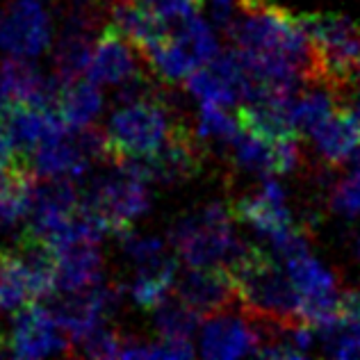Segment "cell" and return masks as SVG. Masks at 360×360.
<instances>
[{
    "label": "cell",
    "mask_w": 360,
    "mask_h": 360,
    "mask_svg": "<svg viewBox=\"0 0 360 360\" xmlns=\"http://www.w3.org/2000/svg\"><path fill=\"white\" fill-rule=\"evenodd\" d=\"M238 306L255 321L292 324L301 319V297L285 269L267 251L246 242L244 251L231 262ZM310 326V324H308Z\"/></svg>",
    "instance_id": "obj_1"
},
{
    "label": "cell",
    "mask_w": 360,
    "mask_h": 360,
    "mask_svg": "<svg viewBox=\"0 0 360 360\" xmlns=\"http://www.w3.org/2000/svg\"><path fill=\"white\" fill-rule=\"evenodd\" d=\"M310 41L312 80L349 101L360 75V25L345 14H299Z\"/></svg>",
    "instance_id": "obj_2"
},
{
    "label": "cell",
    "mask_w": 360,
    "mask_h": 360,
    "mask_svg": "<svg viewBox=\"0 0 360 360\" xmlns=\"http://www.w3.org/2000/svg\"><path fill=\"white\" fill-rule=\"evenodd\" d=\"M233 219L231 205L210 203L178 219L169 231V242L187 267H231V262L246 246V242L233 233Z\"/></svg>",
    "instance_id": "obj_3"
},
{
    "label": "cell",
    "mask_w": 360,
    "mask_h": 360,
    "mask_svg": "<svg viewBox=\"0 0 360 360\" xmlns=\"http://www.w3.org/2000/svg\"><path fill=\"white\" fill-rule=\"evenodd\" d=\"M174 103L162 91L158 98L135 101L121 105L108 121L105 139L110 162H121L128 158H144L155 153L174 132L176 123Z\"/></svg>",
    "instance_id": "obj_4"
},
{
    "label": "cell",
    "mask_w": 360,
    "mask_h": 360,
    "mask_svg": "<svg viewBox=\"0 0 360 360\" xmlns=\"http://www.w3.org/2000/svg\"><path fill=\"white\" fill-rule=\"evenodd\" d=\"M148 183L128 172L126 167L115 165L108 174L94 178L82 192L78 207L82 212L94 214L105 224L108 233L123 235L139 217L150 207Z\"/></svg>",
    "instance_id": "obj_5"
},
{
    "label": "cell",
    "mask_w": 360,
    "mask_h": 360,
    "mask_svg": "<svg viewBox=\"0 0 360 360\" xmlns=\"http://www.w3.org/2000/svg\"><path fill=\"white\" fill-rule=\"evenodd\" d=\"M121 306V288L112 285L105 281H96L87 288L73 290V292H60V297L51 299V315L55 321L66 330L75 345L78 340L89 333L94 326L105 321L115 310Z\"/></svg>",
    "instance_id": "obj_6"
},
{
    "label": "cell",
    "mask_w": 360,
    "mask_h": 360,
    "mask_svg": "<svg viewBox=\"0 0 360 360\" xmlns=\"http://www.w3.org/2000/svg\"><path fill=\"white\" fill-rule=\"evenodd\" d=\"M51 44V16L41 0H12L0 9V51L34 58Z\"/></svg>",
    "instance_id": "obj_7"
},
{
    "label": "cell",
    "mask_w": 360,
    "mask_h": 360,
    "mask_svg": "<svg viewBox=\"0 0 360 360\" xmlns=\"http://www.w3.org/2000/svg\"><path fill=\"white\" fill-rule=\"evenodd\" d=\"M9 349L18 358H44V356H73V342L66 330L55 321L46 306L18 308L14 326L9 333Z\"/></svg>",
    "instance_id": "obj_8"
},
{
    "label": "cell",
    "mask_w": 360,
    "mask_h": 360,
    "mask_svg": "<svg viewBox=\"0 0 360 360\" xmlns=\"http://www.w3.org/2000/svg\"><path fill=\"white\" fill-rule=\"evenodd\" d=\"M231 210L235 219L258 231L262 238L269 240V244H276L297 229L285 205V192L274 178H264L253 192L233 201Z\"/></svg>",
    "instance_id": "obj_9"
},
{
    "label": "cell",
    "mask_w": 360,
    "mask_h": 360,
    "mask_svg": "<svg viewBox=\"0 0 360 360\" xmlns=\"http://www.w3.org/2000/svg\"><path fill=\"white\" fill-rule=\"evenodd\" d=\"M176 297L194 308L201 317L214 315L221 310H233L238 306V290L229 267L221 264H205V267H189L185 274L176 276Z\"/></svg>",
    "instance_id": "obj_10"
},
{
    "label": "cell",
    "mask_w": 360,
    "mask_h": 360,
    "mask_svg": "<svg viewBox=\"0 0 360 360\" xmlns=\"http://www.w3.org/2000/svg\"><path fill=\"white\" fill-rule=\"evenodd\" d=\"M80 194L73 178L66 176H41L34 178L27 203V231L51 240V235L78 210Z\"/></svg>",
    "instance_id": "obj_11"
},
{
    "label": "cell",
    "mask_w": 360,
    "mask_h": 360,
    "mask_svg": "<svg viewBox=\"0 0 360 360\" xmlns=\"http://www.w3.org/2000/svg\"><path fill=\"white\" fill-rule=\"evenodd\" d=\"M198 345V354L205 358H244L258 356L262 338L249 315L221 310L205 317Z\"/></svg>",
    "instance_id": "obj_12"
},
{
    "label": "cell",
    "mask_w": 360,
    "mask_h": 360,
    "mask_svg": "<svg viewBox=\"0 0 360 360\" xmlns=\"http://www.w3.org/2000/svg\"><path fill=\"white\" fill-rule=\"evenodd\" d=\"M0 123H3L14 150L25 158H30L32 150L44 141L60 137L69 130L55 110L12 101H3L0 105Z\"/></svg>",
    "instance_id": "obj_13"
},
{
    "label": "cell",
    "mask_w": 360,
    "mask_h": 360,
    "mask_svg": "<svg viewBox=\"0 0 360 360\" xmlns=\"http://www.w3.org/2000/svg\"><path fill=\"white\" fill-rule=\"evenodd\" d=\"M144 69H148V66L137 46L130 44L112 25L103 27L89 60V80L101 84V87H105V84H117L119 87L121 82H126Z\"/></svg>",
    "instance_id": "obj_14"
},
{
    "label": "cell",
    "mask_w": 360,
    "mask_h": 360,
    "mask_svg": "<svg viewBox=\"0 0 360 360\" xmlns=\"http://www.w3.org/2000/svg\"><path fill=\"white\" fill-rule=\"evenodd\" d=\"M308 135L319 158L330 167L345 165L360 153V117L345 105H338L330 115L315 123Z\"/></svg>",
    "instance_id": "obj_15"
},
{
    "label": "cell",
    "mask_w": 360,
    "mask_h": 360,
    "mask_svg": "<svg viewBox=\"0 0 360 360\" xmlns=\"http://www.w3.org/2000/svg\"><path fill=\"white\" fill-rule=\"evenodd\" d=\"M58 253V290L73 292L103 278V255L96 242L71 240L55 246Z\"/></svg>",
    "instance_id": "obj_16"
},
{
    "label": "cell",
    "mask_w": 360,
    "mask_h": 360,
    "mask_svg": "<svg viewBox=\"0 0 360 360\" xmlns=\"http://www.w3.org/2000/svg\"><path fill=\"white\" fill-rule=\"evenodd\" d=\"M30 162L37 176H66L80 178L91 165L89 158L82 153V148L73 132L66 130L64 135L53 137L39 144L30 155Z\"/></svg>",
    "instance_id": "obj_17"
},
{
    "label": "cell",
    "mask_w": 360,
    "mask_h": 360,
    "mask_svg": "<svg viewBox=\"0 0 360 360\" xmlns=\"http://www.w3.org/2000/svg\"><path fill=\"white\" fill-rule=\"evenodd\" d=\"M176 283V260L165 255L162 260L148 262L137 267L135 278L130 283V299L135 306L144 310H153L162 303Z\"/></svg>",
    "instance_id": "obj_18"
},
{
    "label": "cell",
    "mask_w": 360,
    "mask_h": 360,
    "mask_svg": "<svg viewBox=\"0 0 360 360\" xmlns=\"http://www.w3.org/2000/svg\"><path fill=\"white\" fill-rule=\"evenodd\" d=\"M103 110V94L101 84L96 82H80L75 80L71 84H64L62 96L58 103V115L66 123L69 130L87 128L91 126Z\"/></svg>",
    "instance_id": "obj_19"
},
{
    "label": "cell",
    "mask_w": 360,
    "mask_h": 360,
    "mask_svg": "<svg viewBox=\"0 0 360 360\" xmlns=\"http://www.w3.org/2000/svg\"><path fill=\"white\" fill-rule=\"evenodd\" d=\"M169 32H172L180 41V46L192 55L196 66L207 64L219 53V44H217L214 32L196 12L169 21Z\"/></svg>",
    "instance_id": "obj_20"
},
{
    "label": "cell",
    "mask_w": 360,
    "mask_h": 360,
    "mask_svg": "<svg viewBox=\"0 0 360 360\" xmlns=\"http://www.w3.org/2000/svg\"><path fill=\"white\" fill-rule=\"evenodd\" d=\"M153 324L160 333V340H169V342H192L196 335L198 324H201V315L176 299H165L158 308H153Z\"/></svg>",
    "instance_id": "obj_21"
},
{
    "label": "cell",
    "mask_w": 360,
    "mask_h": 360,
    "mask_svg": "<svg viewBox=\"0 0 360 360\" xmlns=\"http://www.w3.org/2000/svg\"><path fill=\"white\" fill-rule=\"evenodd\" d=\"M321 347L333 358H360V321L338 315L326 326L317 328Z\"/></svg>",
    "instance_id": "obj_22"
},
{
    "label": "cell",
    "mask_w": 360,
    "mask_h": 360,
    "mask_svg": "<svg viewBox=\"0 0 360 360\" xmlns=\"http://www.w3.org/2000/svg\"><path fill=\"white\" fill-rule=\"evenodd\" d=\"M240 123L238 117H229L226 108L210 105V103H201L198 110V123H196V135L201 139H219L231 144V139L238 135Z\"/></svg>",
    "instance_id": "obj_23"
},
{
    "label": "cell",
    "mask_w": 360,
    "mask_h": 360,
    "mask_svg": "<svg viewBox=\"0 0 360 360\" xmlns=\"http://www.w3.org/2000/svg\"><path fill=\"white\" fill-rule=\"evenodd\" d=\"M123 335L115 326H108L105 321H101L98 326H94L89 333H84L78 342L80 354L87 358H119Z\"/></svg>",
    "instance_id": "obj_24"
},
{
    "label": "cell",
    "mask_w": 360,
    "mask_h": 360,
    "mask_svg": "<svg viewBox=\"0 0 360 360\" xmlns=\"http://www.w3.org/2000/svg\"><path fill=\"white\" fill-rule=\"evenodd\" d=\"M330 207H333L335 214L349 217V219L360 214V162L354 169V174H349L333 187Z\"/></svg>",
    "instance_id": "obj_25"
},
{
    "label": "cell",
    "mask_w": 360,
    "mask_h": 360,
    "mask_svg": "<svg viewBox=\"0 0 360 360\" xmlns=\"http://www.w3.org/2000/svg\"><path fill=\"white\" fill-rule=\"evenodd\" d=\"M141 3L165 21H174V18L198 12L203 7V0H141Z\"/></svg>",
    "instance_id": "obj_26"
},
{
    "label": "cell",
    "mask_w": 360,
    "mask_h": 360,
    "mask_svg": "<svg viewBox=\"0 0 360 360\" xmlns=\"http://www.w3.org/2000/svg\"><path fill=\"white\" fill-rule=\"evenodd\" d=\"M203 5L207 7V14H210V21L214 23V27L226 34L233 27V23L238 21V9L240 0H203Z\"/></svg>",
    "instance_id": "obj_27"
},
{
    "label": "cell",
    "mask_w": 360,
    "mask_h": 360,
    "mask_svg": "<svg viewBox=\"0 0 360 360\" xmlns=\"http://www.w3.org/2000/svg\"><path fill=\"white\" fill-rule=\"evenodd\" d=\"M14 158H16V150H14L12 141H9V137H7L3 123H0V172H5V169L14 162Z\"/></svg>",
    "instance_id": "obj_28"
},
{
    "label": "cell",
    "mask_w": 360,
    "mask_h": 360,
    "mask_svg": "<svg viewBox=\"0 0 360 360\" xmlns=\"http://www.w3.org/2000/svg\"><path fill=\"white\" fill-rule=\"evenodd\" d=\"M349 101H354L356 115L360 117V75H358V80L354 82V89H352V94H349Z\"/></svg>",
    "instance_id": "obj_29"
},
{
    "label": "cell",
    "mask_w": 360,
    "mask_h": 360,
    "mask_svg": "<svg viewBox=\"0 0 360 360\" xmlns=\"http://www.w3.org/2000/svg\"><path fill=\"white\" fill-rule=\"evenodd\" d=\"M5 315V308H3V303H0V317H3Z\"/></svg>",
    "instance_id": "obj_30"
},
{
    "label": "cell",
    "mask_w": 360,
    "mask_h": 360,
    "mask_svg": "<svg viewBox=\"0 0 360 360\" xmlns=\"http://www.w3.org/2000/svg\"><path fill=\"white\" fill-rule=\"evenodd\" d=\"M91 3H103V5H105V3H108V0H91Z\"/></svg>",
    "instance_id": "obj_31"
},
{
    "label": "cell",
    "mask_w": 360,
    "mask_h": 360,
    "mask_svg": "<svg viewBox=\"0 0 360 360\" xmlns=\"http://www.w3.org/2000/svg\"><path fill=\"white\" fill-rule=\"evenodd\" d=\"M358 255H360V238H358Z\"/></svg>",
    "instance_id": "obj_32"
}]
</instances>
